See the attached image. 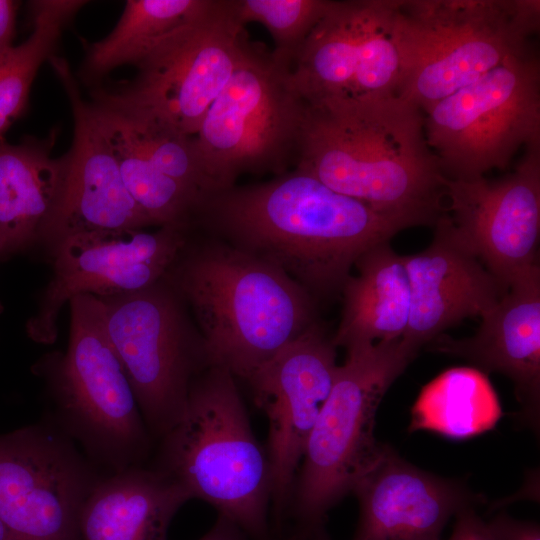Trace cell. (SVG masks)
<instances>
[{
  "instance_id": "6da1fadb",
  "label": "cell",
  "mask_w": 540,
  "mask_h": 540,
  "mask_svg": "<svg viewBox=\"0 0 540 540\" xmlns=\"http://www.w3.org/2000/svg\"><path fill=\"white\" fill-rule=\"evenodd\" d=\"M413 227L297 168L207 196L194 229L286 273L318 304L339 294L358 258Z\"/></svg>"
},
{
  "instance_id": "7a4b0ae2",
  "label": "cell",
  "mask_w": 540,
  "mask_h": 540,
  "mask_svg": "<svg viewBox=\"0 0 540 540\" xmlns=\"http://www.w3.org/2000/svg\"><path fill=\"white\" fill-rule=\"evenodd\" d=\"M295 168L412 226L445 213L447 178L423 112L400 96L305 103Z\"/></svg>"
},
{
  "instance_id": "3957f363",
  "label": "cell",
  "mask_w": 540,
  "mask_h": 540,
  "mask_svg": "<svg viewBox=\"0 0 540 540\" xmlns=\"http://www.w3.org/2000/svg\"><path fill=\"white\" fill-rule=\"evenodd\" d=\"M164 278L191 310L211 366L245 381L318 321V304L286 273L197 230Z\"/></svg>"
},
{
  "instance_id": "277c9868",
  "label": "cell",
  "mask_w": 540,
  "mask_h": 540,
  "mask_svg": "<svg viewBox=\"0 0 540 540\" xmlns=\"http://www.w3.org/2000/svg\"><path fill=\"white\" fill-rule=\"evenodd\" d=\"M152 468L254 540H271V469L236 378L212 365L192 383L179 421L158 440Z\"/></svg>"
},
{
  "instance_id": "5b68a950",
  "label": "cell",
  "mask_w": 540,
  "mask_h": 540,
  "mask_svg": "<svg viewBox=\"0 0 540 540\" xmlns=\"http://www.w3.org/2000/svg\"><path fill=\"white\" fill-rule=\"evenodd\" d=\"M69 303L66 351L34 366L48 397L43 419L104 473L144 466L155 441L108 336L103 303L92 294Z\"/></svg>"
},
{
  "instance_id": "8992f818",
  "label": "cell",
  "mask_w": 540,
  "mask_h": 540,
  "mask_svg": "<svg viewBox=\"0 0 540 540\" xmlns=\"http://www.w3.org/2000/svg\"><path fill=\"white\" fill-rule=\"evenodd\" d=\"M346 351L308 439L288 507L301 537L324 528L327 512L382 455L386 445L374 436L376 411L417 353L403 338Z\"/></svg>"
},
{
  "instance_id": "52a82bcc",
  "label": "cell",
  "mask_w": 540,
  "mask_h": 540,
  "mask_svg": "<svg viewBox=\"0 0 540 540\" xmlns=\"http://www.w3.org/2000/svg\"><path fill=\"white\" fill-rule=\"evenodd\" d=\"M538 0H399V96L422 111L532 50Z\"/></svg>"
},
{
  "instance_id": "ba28073f",
  "label": "cell",
  "mask_w": 540,
  "mask_h": 540,
  "mask_svg": "<svg viewBox=\"0 0 540 540\" xmlns=\"http://www.w3.org/2000/svg\"><path fill=\"white\" fill-rule=\"evenodd\" d=\"M290 73L261 44L247 41L192 137L215 192L235 185L242 174L276 176L295 165L305 103Z\"/></svg>"
},
{
  "instance_id": "9c48e42d",
  "label": "cell",
  "mask_w": 540,
  "mask_h": 540,
  "mask_svg": "<svg viewBox=\"0 0 540 540\" xmlns=\"http://www.w3.org/2000/svg\"><path fill=\"white\" fill-rule=\"evenodd\" d=\"M248 40L232 0H211L137 62L133 79L109 89L96 86L91 97L193 137L238 66Z\"/></svg>"
},
{
  "instance_id": "30bf717a",
  "label": "cell",
  "mask_w": 540,
  "mask_h": 540,
  "mask_svg": "<svg viewBox=\"0 0 540 540\" xmlns=\"http://www.w3.org/2000/svg\"><path fill=\"white\" fill-rule=\"evenodd\" d=\"M98 298L110 341L158 441L179 421L193 381L211 366L204 339L165 278L141 290Z\"/></svg>"
},
{
  "instance_id": "8fae6325",
  "label": "cell",
  "mask_w": 540,
  "mask_h": 540,
  "mask_svg": "<svg viewBox=\"0 0 540 540\" xmlns=\"http://www.w3.org/2000/svg\"><path fill=\"white\" fill-rule=\"evenodd\" d=\"M427 144L449 180L505 169L540 141V63L532 50L507 59L423 111Z\"/></svg>"
},
{
  "instance_id": "7c38bea8",
  "label": "cell",
  "mask_w": 540,
  "mask_h": 540,
  "mask_svg": "<svg viewBox=\"0 0 540 540\" xmlns=\"http://www.w3.org/2000/svg\"><path fill=\"white\" fill-rule=\"evenodd\" d=\"M399 0H330L290 73L305 103L399 96Z\"/></svg>"
},
{
  "instance_id": "4fadbf2b",
  "label": "cell",
  "mask_w": 540,
  "mask_h": 540,
  "mask_svg": "<svg viewBox=\"0 0 540 540\" xmlns=\"http://www.w3.org/2000/svg\"><path fill=\"white\" fill-rule=\"evenodd\" d=\"M103 474L44 419L0 434V520L12 540H80L82 507Z\"/></svg>"
},
{
  "instance_id": "5bb4252c",
  "label": "cell",
  "mask_w": 540,
  "mask_h": 540,
  "mask_svg": "<svg viewBox=\"0 0 540 540\" xmlns=\"http://www.w3.org/2000/svg\"><path fill=\"white\" fill-rule=\"evenodd\" d=\"M336 348L316 321L246 380L268 422L265 450L277 531L285 521L308 439L334 383Z\"/></svg>"
},
{
  "instance_id": "9a60e30c",
  "label": "cell",
  "mask_w": 540,
  "mask_h": 540,
  "mask_svg": "<svg viewBox=\"0 0 540 540\" xmlns=\"http://www.w3.org/2000/svg\"><path fill=\"white\" fill-rule=\"evenodd\" d=\"M191 231L161 226L97 231L70 236L52 249L53 271L36 314L26 325L36 342L57 337V319L74 296L108 297L149 287L165 277Z\"/></svg>"
},
{
  "instance_id": "2e32d148",
  "label": "cell",
  "mask_w": 540,
  "mask_h": 540,
  "mask_svg": "<svg viewBox=\"0 0 540 540\" xmlns=\"http://www.w3.org/2000/svg\"><path fill=\"white\" fill-rule=\"evenodd\" d=\"M446 196L459 235L504 291L539 268L540 141L501 179H447Z\"/></svg>"
},
{
  "instance_id": "e0dca14e",
  "label": "cell",
  "mask_w": 540,
  "mask_h": 540,
  "mask_svg": "<svg viewBox=\"0 0 540 540\" xmlns=\"http://www.w3.org/2000/svg\"><path fill=\"white\" fill-rule=\"evenodd\" d=\"M71 106L74 131L63 185L39 240L51 248L77 234L155 226L128 192L118 162L66 59H49Z\"/></svg>"
},
{
  "instance_id": "ac0fdd59",
  "label": "cell",
  "mask_w": 540,
  "mask_h": 540,
  "mask_svg": "<svg viewBox=\"0 0 540 540\" xmlns=\"http://www.w3.org/2000/svg\"><path fill=\"white\" fill-rule=\"evenodd\" d=\"M403 260L411 292L403 340L417 351L463 319L482 316L505 292L446 212L435 224L431 244Z\"/></svg>"
},
{
  "instance_id": "d6986e66",
  "label": "cell",
  "mask_w": 540,
  "mask_h": 540,
  "mask_svg": "<svg viewBox=\"0 0 540 540\" xmlns=\"http://www.w3.org/2000/svg\"><path fill=\"white\" fill-rule=\"evenodd\" d=\"M359 520L352 540H441L452 516L480 497L403 460L386 446L352 491Z\"/></svg>"
},
{
  "instance_id": "ffe728a7",
  "label": "cell",
  "mask_w": 540,
  "mask_h": 540,
  "mask_svg": "<svg viewBox=\"0 0 540 540\" xmlns=\"http://www.w3.org/2000/svg\"><path fill=\"white\" fill-rule=\"evenodd\" d=\"M481 318L473 336L439 335L432 340L433 349L462 357L477 370L509 377L524 418L535 427L540 401V267L514 282Z\"/></svg>"
},
{
  "instance_id": "44dd1931",
  "label": "cell",
  "mask_w": 540,
  "mask_h": 540,
  "mask_svg": "<svg viewBox=\"0 0 540 540\" xmlns=\"http://www.w3.org/2000/svg\"><path fill=\"white\" fill-rule=\"evenodd\" d=\"M189 500L182 486L152 467L105 473L82 507L80 540H167L173 517Z\"/></svg>"
},
{
  "instance_id": "7402d4cb",
  "label": "cell",
  "mask_w": 540,
  "mask_h": 540,
  "mask_svg": "<svg viewBox=\"0 0 540 540\" xmlns=\"http://www.w3.org/2000/svg\"><path fill=\"white\" fill-rule=\"evenodd\" d=\"M58 135L27 136L19 144L0 138V259L39 240L59 197L67 152L52 157Z\"/></svg>"
},
{
  "instance_id": "603a6c76",
  "label": "cell",
  "mask_w": 540,
  "mask_h": 540,
  "mask_svg": "<svg viewBox=\"0 0 540 540\" xmlns=\"http://www.w3.org/2000/svg\"><path fill=\"white\" fill-rule=\"evenodd\" d=\"M354 267L357 273L341 290L343 307L334 345L347 350L403 338L411 304L403 256L385 242L363 253Z\"/></svg>"
},
{
  "instance_id": "cb8c5ba5",
  "label": "cell",
  "mask_w": 540,
  "mask_h": 540,
  "mask_svg": "<svg viewBox=\"0 0 540 540\" xmlns=\"http://www.w3.org/2000/svg\"><path fill=\"white\" fill-rule=\"evenodd\" d=\"M211 0H128L113 28L103 39L85 45L77 77L96 87L109 72L136 65L164 36L187 23Z\"/></svg>"
},
{
  "instance_id": "d4e9b609",
  "label": "cell",
  "mask_w": 540,
  "mask_h": 540,
  "mask_svg": "<svg viewBox=\"0 0 540 540\" xmlns=\"http://www.w3.org/2000/svg\"><path fill=\"white\" fill-rule=\"evenodd\" d=\"M89 104L137 205L155 226L192 230L202 197L160 172L145 157L113 110L98 102Z\"/></svg>"
},
{
  "instance_id": "484cf974",
  "label": "cell",
  "mask_w": 540,
  "mask_h": 540,
  "mask_svg": "<svg viewBox=\"0 0 540 540\" xmlns=\"http://www.w3.org/2000/svg\"><path fill=\"white\" fill-rule=\"evenodd\" d=\"M501 416L497 397L477 369H450L429 385L414 408L411 430L464 439L491 429Z\"/></svg>"
},
{
  "instance_id": "4316f807",
  "label": "cell",
  "mask_w": 540,
  "mask_h": 540,
  "mask_svg": "<svg viewBox=\"0 0 540 540\" xmlns=\"http://www.w3.org/2000/svg\"><path fill=\"white\" fill-rule=\"evenodd\" d=\"M87 2H30L33 31L17 46L0 51V138L26 109L30 87L44 61L55 55L63 29Z\"/></svg>"
},
{
  "instance_id": "83f0119b",
  "label": "cell",
  "mask_w": 540,
  "mask_h": 540,
  "mask_svg": "<svg viewBox=\"0 0 540 540\" xmlns=\"http://www.w3.org/2000/svg\"><path fill=\"white\" fill-rule=\"evenodd\" d=\"M105 106L119 116L136 145L160 172L190 188L203 200L215 192L192 137L182 135L151 118Z\"/></svg>"
},
{
  "instance_id": "f1b7e54d",
  "label": "cell",
  "mask_w": 540,
  "mask_h": 540,
  "mask_svg": "<svg viewBox=\"0 0 540 540\" xmlns=\"http://www.w3.org/2000/svg\"><path fill=\"white\" fill-rule=\"evenodd\" d=\"M330 0H232L242 25L263 24L274 42L273 57L290 71Z\"/></svg>"
},
{
  "instance_id": "f546056e",
  "label": "cell",
  "mask_w": 540,
  "mask_h": 540,
  "mask_svg": "<svg viewBox=\"0 0 540 540\" xmlns=\"http://www.w3.org/2000/svg\"><path fill=\"white\" fill-rule=\"evenodd\" d=\"M487 527L494 540H540L537 523L517 520L505 513L495 516Z\"/></svg>"
},
{
  "instance_id": "4dcf8cb0",
  "label": "cell",
  "mask_w": 540,
  "mask_h": 540,
  "mask_svg": "<svg viewBox=\"0 0 540 540\" xmlns=\"http://www.w3.org/2000/svg\"><path fill=\"white\" fill-rule=\"evenodd\" d=\"M455 517L456 522L449 540H494L487 523L472 507L459 511Z\"/></svg>"
},
{
  "instance_id": "1f68e13d",
  "label": "cell",
  "mask_w": 540,
  "mask_h": 540,
  "mask_svg": "<svg viewBox=\"0 0 540 540\" xmlns=\"http://www.w3.org/2000/svg\"><path fill=\"white\" fill-rule=\"evenodd\" d=\"M17 6L15 1L0 0V51L13 46Z\"/></svg>"
},
{
  "instance_id": "d6a6232c",
  "label": "cell",
  "mask_w": 540,
  "mask_h": 540,
  "mask_svg": "<svg viewBox=\"0 0 540 540\" xmlns=\"http://www.w3.org/2000/svg\"><path fill=\"white\" fill-rule=\"evenodd\" d=\"M245 532L230 519L218 515L215 524L199 540H247Z\"/></svg>"
},
{
  "instance_id": "836d02e7",
  "label": "cell",
  "mask_w": 540,
  "mask_h": 540,
  "mask_svg": "<svg viewBox=\"0 0 540 540\" xmlns=\"http://www.w3.org/2000/svg\"><path fill=\"white\" fill-rule=\"evenodd\" d=\"M307 540H330L325 529H320L315 533L311 534Z\"/></svg>"
},
{
  "instance_id": "e575fe53",
  "label": "cell",
  "mask_w": 540,
  "mask_h": 540,
  "mask_svg": "<svg viewBox=\"0 0 540 540\" xmlns=\"http://www.w3.org/2000/svg\"><path fill=\"white\" fill-rule=\"evenodd\" d=\"M0 540H12L4 524L0 520Z\"/></svg>"
},
{
  "instance_id": "d590c367",
  "label": "cell",
  "mask_w": 540,
  "mask_h": 540,
  "mask_svg": "<svg viewBox=\"0 0 540 540\" xmlns=\"http://www.w3.org/2000/svg\"><path fill=\"white\" fill-rule=\"evenodd\" d=\"M281 540H307V539H302L292 533L290 536L284 537Z\"/></svg>"
}]
</instances>
